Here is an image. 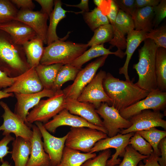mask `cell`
<instances>
[{
	"mask_svg": "<svg viewBox=\"0 0 166 166\" xmlns=\"http://www.w3.org/2000/svg\"><path fill=\"white\" fill-rule=\"evenodd\" d=\"M134 80H121L109 73L103 80L104 90L111 99L110 106H113L119 112L145 98L149 92L138 87Z\"/></svg>",
	"mask_w": 166,
	"mask_h": 166,
	"instance_id": "cell-1",
	"label": "cell"
},
{
	"mask_svg": "<svg viewBox=\"0 0 166 166\" xmlns=\"http://www.w3.org/2000/svg\"><path fill=\"white\" fill-rule=\"evenodd\" d=\"M30 68L22 45L16 43L8 34L0 30V69L9 76L15 77Z\"/></svg>",
	"mask_w": 166,
	"mask_h": 166,
	"instance_id": "cell-2",
	"label": "cell"
},
{
	"mask_svg": "<svg viewBox=\"0 0 166 166\" xmlns=\"http://www.w3.org/2000/svg\"><path fill=\"white\" fill-rule=\"evenodd\" d=\"M138 49L139 61L133 65L138 76L136 84L141 89L150 92L157 89L155 72V56L158 47L149 38L144 41Z\"/></svg>",
	"mask_w": 166,
	"mask_h": 166,
	"instance_id": "cell-3",
	"label": "cell"
},
{
	"mask_svg": "<svg viewBox=\"0 0 166 166\" xmlns=\"http://www.w3.org/2000/svg\"><path fill=\"white\" fill-rule=\"evenodd\" d=\"M65 39L61 38L44 47L40 64H69L83 54L89 47L87 44L65 41Z\"/></svg>",
	"mask_w": 166,
	"mask_h": 166,
	"instance_id": "cell-4",
	"label": "cell"
},
{
	"mask_svg": "<svg viewBox=\"0 0 166 166\" xmlns=\"http://www.w3.org/2000/svg\"><path fill=\"white\" fill-rule=\"evenodd\" d=\"M65 100L61 89L56 91L52 97L41 100L29 113L26 117L27 122L30 124L37 121L44 124L47 122L64 109Z\"/></svg>",
	"mask_w": 166,
	"mask_h": 166,
	"instance_id": "cell-5",
	"label": "cell"
},
{
	"mask_svg": "<svg viewBox=\"0 0 166 166\" xmlns=\"http://www.w3.org/2000/svg\"><path fill=\"white\" fill-rule=\"evenodd\" d=\"M65 146L84 153H89L95 144L108 137L106 133L86 127H71L67 133Z\"/></svg>",
	"mask_w": 166,
	"mask_h": 166,
	"instance_id": "cell-6",
	"label": "cell"
},
{
	"mask_svg": "<svg viewBox=\"0 0 166 166\" xmlns=\"http://www.w3.org/2000/svg\"><path fill=\"white\" fill-rule=\"evenodd\" d=\"M108 56L98 57L80 70L73 83L62 90L66 98L77 99L84 88L96 75L98 69L104 65Z\"/></svg>",
	"mask_w": 166,
	"mask_h": 166,
	"instance_id": "cell-7",
	"label": "cell"
},
{
	"mask_svg": "<svg viewBox=\"0 0 166 166\" xmlns=\"http://www.w3.org/2000/svg\"><path fill=\"white\" fill-rule=\"evenodd\" d=\"M166 107V92L157 89L149 92L144 99L120 111L119 113L123 118L128 120L142 111L151 109L160 111L164 110Z\"/></svg>",
	"mask_w": 166,
	"mask_h": 166,
	"instance_id": "cell-8",
	"label": "cell"
},
{
	"mask_svg": "<svg viewBox=\"0 0 166 166\" xmlns=\"http://www.w3.org/2000/svg\"><path fill=\"white\" fill-rule=\"evenodd\" d=\"M113 31V37L109 42L112 48L116 46L117 50H122L126 48V39L125 35L134 30L135 27L131 16L119 10L117 15H113L108 17Z\"/></svg>",
	"mask_w": 166,
	"mask_h": 166,
	"instance_id": "cell-9",
	"label": "cell"
},
{
	"mask_svg": "<svg viewBox=\"0 0 166 166\" xmlns=\"http://www.w3.org/2000/svg\"><path fill=\"white\" fill-rule=\"evenodd\" d=\"M135 132H131L124 134H118L112 137L100 140L96 142L91 149L89 153H93L110 148H114L115 153L111 158L107 161L106 166H114L119 164L121 161L118 157H123L125 149L128 145L129 140Z\"/></svg>",
	"mask_w": 166,
	"mask_h": 166,
	"instance_id": "cell-10",
	"label": "cell"
},
{
	"mask_svg": "<svg viewBox=\"0 0 166 166\" xmlns=\"http://www.w3.org/2000/svg\"><path fill=\"white\" fill-rule=\"evenodd\" d=\"M0 105L4 110L2 116L3 123L0 126V131H3L2 135L5 136L13 133L16 137H21L30 141L33 135L30 126L13 112L5 102L1 101Z\"/></svg>",
	"mask_w": 166,
	"mask_h": 166,
	"instance_id": "cell-11",
	"label": "cell"
},
{
	"mask_svg": "<svg viewBox=\"0 0 166 166\" xmlns=\"http://www.w3.org/2000/svg\"><path fill=\"white\" fill-rule=\"evenodd\" d=\"M106 74L101 69L85 87L77 100L92 104L96 109L103 102L107 103L110 106L112 101L106 93L103 85Z\"/></svg>",
	"mask_w": 166,
	"mask_h": 166,
	"instance_id": "cell-12",
	"label": "cell"
},
{
	"mask_svg": "<svg viewBox=\"0 0 166 166\" xmlns=\"http://www.w3.org/2000/svg\"><path fill=\"white\" fill-rule=\"evenodd\" d=\"M164 114L160 111L145 110L132 116L128 120L131 126L121 130V134H124L148 129L153 127H160L166 129V121L163 119Z\"/></svg>",
	"mask_w": 166,
	"mask_h": 166,
	"instance_id": "cell-13",
	"label": "cell"
},
{
	"mask_svg": "<svg viewBox=\"0 0 166 166\" xmlns=\"http://www.w3.org/2000/svg\"><path fill=\"white\" fill-rule=\"evenodd\" d=\"M96 111L103 120V127L106 130L109 137L116 135L121 130L128 128L132 124L128 120L121 116L117 110L107 103H101Z\"/></svg>",
	"mask_w": 166,
	"mask_h": 166,
	"instance_id": "cell-14",
	"label": "cell"
},
{
	"mask_svg": "<svg viewBox=\"0 0 166 166\" xmlns=\"http://www.w3.org/2000/svg\"><path fill=\"white\" fill-rule=\"evenodd\" d=\"M43 125L49 132L52 133H54L59 127L69 126L73 127H88L102 131L106 134L107 133L106 130L104 127L91 124L81 117L71 113L65 109L53 117L52 120L44 124Z\"/></svg>",
	"mask_w": 166,
	"mask_h": 166,
	"instance_id": "cell-15",
	"label": "cell"
},
{
	"mask_svg": "<svg viewBox=\"0 0 166 166\" xmlns=\"http://www.w3.org/2000/svg\"><path fill=\"white\" fill-rule=\"evenodd\" d=\"M35 123L42 135L44 149L49 156L51 166H58L61 163L67 134L62 137H56L50 133L42 123L37 121Z\"/></svg>",
	"mask_w": 166,
	"mask_h": 166,
	"instance_id": "cell-16",
	"label": "cell"
},
{
	"mask_svg": "<svg viewBox=\"0 0 166 166\" xmlns=\"http://www.w3.org/2000/svg\"><path fill=\"white\" fill-rule=\"evenodd\" d=\"M49 16L41 11L19 10L16 20L29 26L40 38L44 44H47L48 26L47 21Z\"/></svg>",
	"mask_w": 166,
	"mask_h": 166,
	"instance_id": "cell-17",
	"label": "cell"
},
{
	"mask_svg": "<svg viewBox=\"0 0 166 166\" xmlns=\"http://www.w3.org/2000/svg\"><path fill=\"white\" fill-rule=\"evenodd\" d=\"M43 89L35 67H33L18 76L11 86L3 90L6 93L30 94L39 92Z\"/></svg>",
	"mask_w": 166,
	"mask_h": 166,
	"instance_id": "cell-18",
	"label": "cell"
},
{
	"mask_svg": "<svg viewBox=\"0 0 166 166\" xmlns=\"http://www.w3.org/2000/svg\"><path fill=\"white\" fill-rule=\"evenodd\" d=\"M52 89H43L41 91L30 94L14 93L17 101L14 112L23 121L30 126L27 122L26 117L29 110L36 105L41 99L44 97H50L55 94Z\"/></svg>",
	"mask_w": 166,
	"mask_h": 166,
	"instance_id": "cell-19",
	"label": "cell"
},
{
	"mask_svg": "<svg viewBox=\"0 0 166 166\" xmlns=\"http://www.w3.org/2000/svg\"><path fill=\"white\" fill-rule=\"evenodd\" d=\"M64 109L72 114L79 116L91 124L104 127L102 121L96 112L94 106L91 104L81 102L76 99L66 98Z\"/></svg>",
	"mask_w": 166,
	"mask_h": 166,
	"instance_id": "cell-20",
	"label": "cell"
},
{
	"mask_svg": "<svg viewBox=\"0 0 166 166\" xmlns=\"http://www.w3.org/2000/svg\"><path fill=\"white\" fill-rule=\"evenodd\" d=\"M31 128L33 135L30 141L31 150L27 166H51L49 156L44 149L39 128L35 124L32 125Z\"/></svg>",
	"mask_w": 166,
	"mask_h": 166,
	"instance_id": "cell-21",
	"label": "cell"
},
{
	"mask_svg": "<svg viewBox=\"0 0 166 166\" xmlns=\"http://www.w3.org/2000/svg\"><path fill=\"white\" fill-rule=\"evenodd\" d=\"M0 30L8 34L16 43L22 45L37 36L30 27L16 20L0 24Z\"/></svg>",
	"mask_w": 166,
	"mask_h": 166,
	"instance_id": "cell-22",
	"label": "cell"
},
{
	"mask_svg": "<svg viewBox=\"0 0 166 166\" xmlns=\"http://www.w3.org/2000/svg\"><path fill=\"white\" fill-rule=\"evenodd\" d=\"M147 33L142 31L133 30L127 33L126 39V59L123 66L119 69V73L123 74L126 80H130L128 74L129 64L134 51L140 44L147 39Z\"/></svg>",
	"mask_w": 166,
	"mask_h": 166,
	"instance_id": "cell-23",
	"label": "cell"
},
{
	"mask_svg": "<svg viewBox=\"0 0 166 166\" xmlns=\"http://www.w3.org/2000/svg\"><path fill=\"white\" fill-rule=\"evenodd\" d=\"M110 48L106 49L104 44L94 45L91 47L81 55L70 63V64L79 69H81L82 65L90 60L106 55L114 54L121 58H123L126 55L122 50H117L113 52Z\"/></svg>",
	"mask_w": 166,
	"mask_h": 166,
	"instance_id": "cell-24",
	"label": "cell"
},
{
	"mask_svg": "<svg viewBox=\"0 0 166 166\" xmlns=\"http://www.w3.org/2000/svg\"><path fill=\"white\" fill-rule=\"evenodd\" d=\"M11 158L14 166H27L31 150L30 141L18 137L13 141Z\"/></svg>",
	"mask_w": 166,
	"mask_h": 166,
	"instance_id": "cell-25",
	"label": "cell"
},
{
	"mask_svg": "<svg viewBox=\"0 0 166 166\" xmlns=\"http://www.w3.org/2000/svg\"><path fill=\"white\" fill-rule=\"evenodd\" d=\"M44 43L37 36L22 45L28 63L30 67H36L40 64L44 47Z\"/></svg>",
	"mask_w": 166,
	"mask_h": 166,
	"instance_id": "cell-26",
	"label": "cell"
},
{
	"mask_svg": "<svg viewBox=\"0 0 166 166\" xmlns=\"http://www.w3.org/2000/svg\"><path fill=\"white\" fill-rule=\"evenodd\" d=\"M132 17L135 30L147 33L153 29V7L136 8Z\"/></svg>",
	"mask_w": 166,
	"mask_h": 166,
	"instance_id": "cell-27",
	"label": "cell"
},
{
	"mask_svg": "<svg viewBox=\"0 0 166 166\" xmlns=\"http://www.w3.org/2000/svg\"><path fill=\"white\" fill-rule=\"evenodd\" d=\"M62 5L61 0L54 1V8L49 16V23L48 26L47 35V45L61 38L57 35V27L59 22L66 17V13L68 12L64 10Z\"/></svg>",
	"mask_w": 166,
	"mask_h": 166,
	"instance_id": "cell-28",
	"label": "cell"
},
{
	"mask_svg": "<svg viewBox=\"0 0 166 166\" xmlns=\"http://www.w3.org/2000/svg\"><path fill=\"white\" fill-rule=\"evenodd\" d=\"M63 65L57 63L49 65L39 64L35 70L43 89H52L58 72Z\"/></svg>",
	"mask_w": 166,
	"mask_h": 166,
	"instance_id": "cell-29",
	"label": "cell"
},
{
	"mask_svg": "<svg viewBox=\"0 0 166 166\" xmlns=\"http://www.w3.org/2000/svg\"><path fill=\"white\" fill-rule=\"evenodd\" d=\"M97 156L95 152L81 153L80 151L65 146L60 166H81L87 160Z\"/></svg>",
	"mask_w": 166,
	"mask_h": 166,
	"instance_id": "cell-30",
	"label": "cell"
},
{
	"mask_svg": "<svg viewBox=\"0 0 166 166\" xmlns=\"http://www.w3.org/2000/svg\"><path fill=\"white\" fill-rule=\"evenodd\" d=\"M155 72L157 89L166 91V48L158 47L155 56Z\"/></svg>",
	"mask_w": 166,
	"mask_h": 166,
	"instance_id": "cell-31",
	"label": "cell"
},
{
	"mask_svg": "<svg viewBox=\"0 0 166 166\" xmlns=\"http://www.w3.org/2000/svg\"><path fill=\"white\" fill-rule=\"evenodd\" d=\"M79 69L70 64L63 65L59 70L52 89L56 92L61 89L63 85L67 81H74Z\"/></svg>",
	"mask_w": 166,
	"mask_h": 166,
	"instance_id": "cell-32",
	"label": "cell"
},
{
	"mask_svg": "<svg viewBox=\"0 0 166 166\" xmlns=\"http://www.w3.org/2000/svg\"><path fill=\"white\" fill-rule=\"evenodd\" d=\"M152 146L155 155L160 156L158 145L160 141L166 136V131L160 130L155 127L147 130L137 132Z\"/></svg>",
	"mask_w": 166,
	"mask_h": 166,
	"instance_id": "cell-33",
	"label": "cell"
},
{
	"mask_svg": "<svg viewBox=\"0 0 166 166\" xmlns=\"http://www.w3.org/2000/svg\"><path fill=\"white\" fill-rule=\"evenodd\" d=\"M94 32L93 35L87 44L89 47L109 42L113 37V30L110 23L99 27Z\"/></svg>",
	"mask_w": 166,
	"mask_h": 166,
	"instance_id": "cell-34",
	"label": "cell"
},
{
	"mask_svg": "<svg viewBox=\"0 0 166 166\" xmlns=\"http://www.w3.org/2000/svg\"><path fill=\"white\" fill-rule=\"evenodd\" d=\"M82 14L85 22L92 31L101 26L110 23L107 16L97 7L90 12Z\"/></svg>",
	"mask_w": 166,
	"mask_h": 166,
	"instance_id": "cell-35",
	"label": "cell"
},
{
	"mask_svg": "<svg viewBox=\"0 0 166 166\" xmlns=\"http://www.w3.org/2000/svg\"><path fill=\"white\" fill-rule=\"evenodd\" d=\"M128 144L142 155L149 156L153 152L151 144L137 132L130 138Z\"/></svg>",
	"mask_w": 166,
	"mask_h": 166,
	"instance_id": "cell-36",
	"label": "cell"
},
{
	"mask_svg": "<svg viewBox=\"0 0 166 166\" xmlns=\"http://www.w3.org/2000/svg\"><path fill=\"white\" fill-rule=\"evenodd\" d=\"M149 156L141 154L128 144L125 148L122 160L119 164L114 166H137L140 161Z\"/></svg>",
	"mask_w": 166,
	"mask_h": 166,
	"instance_id": "cell-37",
	"label": "cell"
},
{
	"mask_svg": "<svg viewBox=\"0 0 166 166\" xmlns=\"http://www.w3.org/2000/svg\"><path fill=\"white\" fill-rule=\"evenodd\" d=\"M19 10L9 0H0V24L14 20Z\"/></svg>",
	"mask_w": 166,
	"mask_h": 166,
	"instance_id": "cell-38",
	"label": "cell"
},
{
	"mask_svg": "<svg viewBox=\"0 0 166 166\" xmlns=\"http://www.w3.org/2000/svg\"><path fill=\"white\" fill-rule=\"evenodd\" d=\"M146 38L154 42L158 47L166 48V26L163 25L153 29L146 34Z\"/></svg>",
	"mask_w": 166,
	"mask_h": 166,
	"instance_id": "cell-39",
	"label": "cell"
},
{
	"mask_svg": "<svg viewBox=\"0 0 166 166\" xmlns=\"http://www.w3.org/2000/svg\"><path fill=\"white\" fill-rule=\"evenodd\" d=\"M111 153L110 149L103 150L97 156L86 160L81 166H106Z\"/></svg>",
	"mask_w": 166,
	"mask_h": 166,
	"instance_id": "cell-40",
	"label": "cell"
},
{
	"mask_svg": "<svg viewBox=\"0 0 166 166\" xmlns=\"http://www.w3.org/2000/svg\"><path fill=\"white\" fill-rule=\"evenodd\" d=\"M154 17L153 22V29L158 27L166 17V0H161L157 5L153 7Z\"/></svg>",
	"mask_w": 166,
	"mask_h": 166,
	"instance_id": "cell-41",
	"label": "cell"
},
{
	"mask_svg": "<svg viewBox=\"0 0 166 166\" xmlns=\"http://www.w3.org/2000/svg\"><path fill=\"white\" fill-rule=\"evenodd\" d=\"M119 9L132 16L136 9L135 0H113Z\"/></svg>",
	"mask_w": 166,
	"mask_h": 166,
	"instance_id": "cell-42",
	"label": "cell"
},
{
	"mask_svg": "<svg viewBox=\"0 0 166 166\" xmlns=\"http://www.w3.org/2000/svg\"><path fill=\"white\" fill-rule=\"evenodd\" d=\"M15 139V138L10 134L5 136L0 140V160L1 162L4 160L3 158L8 154L11 153V151H9V147L8 144L11 141Z\"/></svg>",
	"mask_w": 166,
	"mask_h": 166,
	"instance_id": "cell-43",
	"label": "cell"
},
{
	"mask_svg": "<svg viewBox=\"0 0 166 166\" xmlns=\"http://www.w3.org/2000/svg\"><path fill=\"white\" fill-rule=\"evenodd\" d=\"M18 77V76L10 77L6 73L0 69V88L6 89L10 86L16 80Z\"/></svg>",
	"mask_w": 166,
	"mask_h": 166,
	"instance_id": "cell-44",
	"label": "cell"
},
{
	"mask_svg": "<svg viewBox=\"0 0 166 166\" xmlns=\"http://www.w3.org/2000/svg\"><path fill=\"white\" fill-rule=\"evenodd\" d=\"M17 8L19 10H33L35 6L31 0H10Z\"/></svg>",
	"mask_w": 166,
	"mask_h": 166,
	"instance_id": "cell-45",
	"label": "cell"
},
{
	"mask_svg": "<svg viewBox=\"0 0 166 166\" xmlns=\"http://www.w3.org/2000/svg\"><path fill=\"white\" fill-rule=\"evenodd\" d=\"M158 148L160 151L161 157L157 158L160 166H166V137L162 139L159 142Z\"/></svg>",
	"mask_w": 166,
	"mask_h": 166,
	"instance_id": "cell-46",
	"label": "cell"
},
{
	"mask_svg": "<svg viewBox=\"0 0 166 166\" xmlns=\"http://www.w3.org/2000/svg\"><path fill=\"white\" fill-rule=\"evenodd\" d=\"M95 4L102 13L105 16L109 13L110 10L112 0H94Z\"/></svg>",
	"mask_w": 166,
	"mask_h": 166,
	"instance_id": "cell-47",
	"label": "cell"
},
{
	"mask_svg": "<svg viewBox=\"0 0 166 166\" xmlns=\"http://www.w3.org/2000/svg\"><path fill=\"white\" fill-rule=\"evenodd\" d=\"M41 6L40 10L42 12L47 14L49 16L53 11L54 6V1L53 0H35Z\"/></svg>",
	"mask_w": 166,
	"mask_h": 166,
	"instance_id": "cell-48",
	"label": "cell"
},
{
	"mask_svg": "<svg viewBox=\"0 0 166 166\" xmlns=\"http://www.w3.org/2000/svg\"><path fill=\"white\" fill-rule=\"evenodd\" d=\"M158 157H159L153 152L148 158L143 160L144 164L141 161L137 166H160L157 161Z\"/></svg>",
	"mask_w": 166,
	"mask_h": 166,
	"instance_id": "cell-49",
	"label": "cell"
},
{
	"mask_svg": "<svg viewBox=\"0 0 166 166\" xmlns=\"http://www.w3.org/2000/svg\"><path fill=\"white\" fill-rule=\"evenodd\" d=\"M160 0H135L136 8L146 7H153L158 5Z\"/></svg>",
	"mask_w": 166,
	"mask_h": 166,
	"instance_id": "cell-50",
	"label": "cell"
},
{
	"mask_svg": "<svg viewBox=\"0 0 166 166\" xmlns=\"http://www.w3.org/2000/svg\"><path fill=\"white\" fill-rule=\"evenodd\" d=\"M89 1L88 0H81V2L78 4L73 5L65 4L67 6L74 7L80 8L81 11L78 13L82 14L84 12L89 11Z\"/></svg>",
	"mask_w": 166,
	"mask_h": 166,
	"instance_id": "cell-51",
	"label": "cell"
},
{
	"mask_svg": "<svg viewBox=\"0 0 166 166\" xmlns=\"http://www.w3.org/2000/svg\"><path fill=\"white\" fill-rule=\"evenodd\" d=\"M14 95L13 93H6L3 91V90H0V99L10 97H13Z\"/></svg>",
	"mask_w": 166,
	"mask_h": 166,
	"instance_id": "cell-52",
	"label": "cell"
},
{
	"mask_svg": "<svg viewBox=\"0 0 166 166\" xmlns=\"http://www.w3.org/2000/svg\"><path fill=\"white\" fill-rule=\"evenodd\" d=\"M2 163V164L0 166H13L7 161H4Z\"/></svg>",
	"mask_w": 166,
	"mask_h": 166,
	"instance_id": "cell-53",
	"label": "cell"
},
{
	"mask_svg": "<svg viewBox=\"0 0 166 166\" xmlns=\"http://www.w3.org/2000/svg\"><path fill=\"white\" fill-rule=\"evenodd\" d=\"M58 166H60V165H58Z\"/></svg>",
	"mask_w": 166,
	"mask_h": 166,
	"instance_id": "cell-54",
	"label": "cell"
},
{
	"mask_svg": "<svg viewBox=\"0 0 166 166\" xmlns=\"http://www.w3.org/2000/svg\"><path fill=\"white\" fill-rule=\"evenodd\" d=\"M1 89L0 88V89Z\"/></svg>",
	"mask_w": 166,
	"mask_h": 166,
	"instance_id": "cell-55",
	"label": "cell"
}]
</instances>
